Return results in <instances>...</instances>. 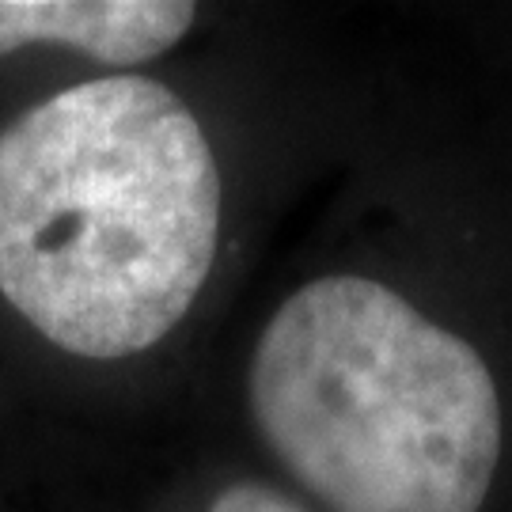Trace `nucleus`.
<instances>
[{
	"label": "nucleus",
	"mask_w": 512,
	"mask_h": 512,
	"mask_svg": "<svg viewBox=\"0 0 512 512\" xmlns=\"http://www.w3.org/2000/svg\"><path fill=\"white\" fill-rule=\"evenodd\" d=\"M217 236L213 148L160 80H88L0 129V293L76 357H129L179 327Z\"/></svg>",
	"instance_id": "1"
},
{
	"label": "nucleus",
	"mask_w": 512,
	"mask_h": 512,
	"mask_svg": "<svg viewBox=\"0 0 512 512\" xmlns=\"http://www.w3.org/2000/svg\"><path fill=\"white\" fill-rule=\"evenodd\" d=\"M251 410L334 512H478L501 456L478 349L368 277L311 281L277 308L251 357Z\"/></svg>",
	"instance_id": "2"
},
{
	"label": "nucleus",
	"mask_w": 512,
	"mask_h": 512,
	"mask_svg": "<svg viewBox=\"0 0 512 512\" xmlns=\"http://www.w3.org/2000/svg\"><path fill=\"white\" fill-rule=\"evenodd\" d=\"M186 0H0V57L61 42L103 65H141L194 27Z\"/></svg>",
	"instance_id": "3"
},
{
	"label": "nucleus",
	"mask_w": 512,
	"mask_h": 512,
	"mask_svg": "<svg viewBox=\"0 0 512 512\" xmlns=\"http://www.w3.org/2000/svg\"><path fill=\"white\" fill-rule=\"evenodd\" d=\"M209 512H304L296 501L277 494L262 482H236L228 490H220Z\"/></svg>",
	"instance_id": "4"
}]
</instances>
